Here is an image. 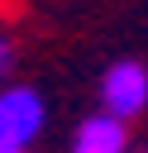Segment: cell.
<instances>
[{
	"instance_id": "obj_5",
	"label": "cell",
	"mask_w": 148,
	"mask_h": 153,
	"mask_svg": "<svg viewBox=\"0 0 148 153\" xmlns=\"http://www.w3.org/2000/svg\"><path fill=\"white\" fill-rule=\"evenodd\" d=\"M0 153H29V148H14V143H0Z\"/></svg>"
},
{
	"instance_id": "obj_4",
	"label": "cell",
	"mask_w": 148,
	"mask_h": 153,
	"mask_svg": "<svg viewBox=\"0 0 148 153\" xmlns=\"http://www.w3.org/2000/svg\"><path fill=\"white\" fill-rule=\"evenodd\" d=\"M14 67H19V43H14V33L0 24V86L14 76Z\"/></svg>"
},
{
	"instance_id": "obj_1",
	"label": "cell",
	"mask_w": 148,
	"mask_h": 153,
	"mask_svg": "<svg viewBox=\"0 0 148 153\" xmlns=\"http://www.w3.org/2000/svg\"><path fill=\"white\" fill-rule=\"evenodd\" d=\"M48 124V105L33 86L24 81H5L0 86V143H14V148H29Z\"/></svg>"
},
{
	"instance_id": "obj_2",
	"label": "cell",
	"mask_w": 148,
	"mask_h": 153,
	"mask_svg": "<svg viewBox=\"0 0 148 153\" xmlns=\"http://www.w3.org/2000/svg\"><path fill=\"white\" fill-rule=\"evenodd\" d=\"M100 110H110L119 120H138L148 110V67L134 57L110 62L100 76Z\"/></svg>"
},
{
	"instance_id": "obj_3",
	"label": "cell",
	"mask_w": 148,
	"mask_h": 153,
	"mask_svg": "<svg viewBox=\"0 0 148 153\" xmlns=\"http://www.w3.org/2000/svg\"><path fill=\"white\" fill-rule=\"evenodd\" d=\"M67 153H129V120L110 115V110H95L76 124Z\"/></svg>"
}]
</instances>
